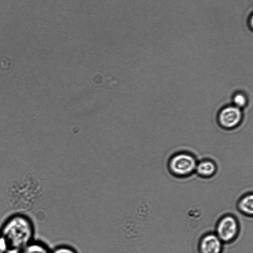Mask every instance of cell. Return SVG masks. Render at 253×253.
<instances>
[{
    "instance_id": "2",
    "label": "cell",
    "mask_w": 253,
    "mask_h": 253,
    "mask_svg": "<svg viewBox=\"0 0 253 253\" xmlns=\"http://www.w3.org/2000/svg\"><path fill=\"white\" fill-rule=\"evenodd\" d=\"M197 160L195 157L187 152L174 154L169 160L168 168L172 174L178 177H186L195 171Z\"/></svg>"
},
{
    "instance_id": "11",
    "label": "cell",
    "mask_w": 253,
    "mask_h": 253,
    "mask_svg": "<svg viewBox=\"0 0 253 253\" xmlns=\"http://www.w3.org/2000/svg\"><path fill=\"white\" fill-rule=\"evenodd\" d=\"M248 25L249 28L252 30L253 27V14L252 13L251 15L249 16L248 19Z\"/></svg>"
},
{
    "instance_id": "5",
    "label": "cell",
    "mask_w": 253,
    "mask_h": 253,
    "mask_svg": "<svg viewBox=\"0 0 253 253\" xmlns=\"http://www.w3.org/2000/svg\"><path fill=\"white\" fill-rule=\"evenodd\" d=\"M223 248V243L213 233L203 235L198 244L199 253H222Z\"/></svg>"
},
{
    "instance_id": "7",
    "label": "cell",
    "mask_w": 253,
    "mask_h": 253,
    "mask_svg": "<svg viewBox=\"0 0 253 253\" xmlns=\"http://www.w3.org/2000/svg\"><path fill=\"white\" fill-rule=\"evenodd\" d=\"M238 210L242 214L248 216L253 214V195L252 193L243 195L237 203Z\"/></svg>"
},
{
    "instance_id": "1",
    "label": "cell",
    "mask_w": 253,
    "mask_h": 253,
    "mask_svg": "<svg viewBox=\"0 0 253 253\" xmlns=\"http://www.w3.org/2000/svg\"><path fill=\"white\" fill-rule=\"evenodd\" d=\"M0 234L7 244V252H20L34 240L35 227L29 216L22 213H15L3 222L0 229Z\"/></svg>"
},
{
    "instance_id": "8",
    "label": "cell",
    "mask_w": 253,
    "mask_h": 253,
    "mask_svg": "<svg viewBox=\"0 0 253 253\" xmlns=\"http://www.w3.org/2000/svg\"><path fill=\"white\" fill-rule=\"evenodd\" d=\"M51 251L44 243L33 240L24 247L19 253H51Z\"/></svg>"
},
{
    "instance_id": "3",
    "label": "cell",
    "mask_w": 253,
    "mask_h": 253,
    "mask_svg": "<svg viewBox=\"0 0 253 253\" xmlns=\"http://www.w3.org/2000/svg\"><path fill=\"white\" fill-rule=\"evenodd\" d=\"M239 224L237 218L231 214L223 216L216 226V234L224 243H231L237 237L239 232Z\"/></svg>"
},
{
    "instance_id": "10",
    "label": "cell",
    "mask_w": 253,
    "mask_h": 253,
    "mask_svg": "<svg viewBox=\"0 0 253 253\" xmlns=\"http://www.w3.org/2000/svg\"><path fill=\"white\" fill-rule=\"evenodd\" d=\"M51 253H78L73 248L67 246H60L51 251Z\"/></svg>"
},
{
    "instance_id": "9",
    "label": "cell",
    "mask_w": 253,
    "mask_h": 253,
    "mask_svg": "<svg viewBox=\"0 0 253 253\" xmlns=\"http://www.w3.org/2000/svg\"><path fill=\"white\" fill-rule=\"evenodd\" d=\"M233 105L241 109L246 105L248 100L246 96L243 93L237 92L233 96Z\"/></svg>"
},
{
    "instance_id": "4",
    "label": "cell",
    "mask_w": 253,
    "mask_h": 253,
    "mask_svg": "<svg viewBox=\"0 0 253 253\" xmlns=\"http://www.w3.org/2000/svg\"><path fill=\"white\" fill-rule=\"evenodd\" d=\"M242 119L241 109L232 105L226 106L222 108L217 116L220 126L225 129H232L239 125Z\"/></svg>"
},
{
    "instance_id": "12",
    "label": "cell",
    "mask_w": 253,
    "mask_h": 253,
    "mask_svg": "<svg viewBox=\"0 0 253 253\" xmlns=\"http://www.w3.org/2000/svg\"><path fill=\"white\" fill-rule=\"evenodd\" d=\"M0 253H3L0 251Z\"/></svg>"
},
{
    "instance_id": "6",
    "label": "cell",
    "mask_w": 253,
    "mask_h": 253,
    "mask_svg": "<svg viewBox=\"0 0 253 253\" xmlns=\"http://www.w3.org/2000/svg\"><path fill=\"white\" fill-rule=\"evenodd\" d=\"M217 169V166L213 161L205 159L197 162L195 172L199 176L208 178L214 175Z\"/></svg>"
}]
</instances>
